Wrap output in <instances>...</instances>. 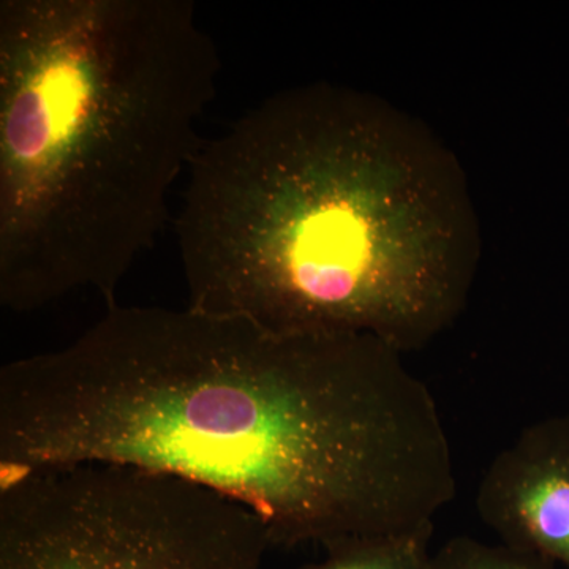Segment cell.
Segmentation results:
<instances>
[{"mask_svg": "<svg viewBox=\"0 0 569 569\" xmlns=\"http://www.w3.org/2000/svg\"><path fill=\"white\" fill-rule=\"evenodd\" d=\"M402 355L373 336L114 305L70 346L0 370V477L163 471L246 505L277 546L433 531L455 460Z\"/></svg>", "mask_w": 569, "mask_h": 569, "instance_id": "6da1fadb", "label": "cell"}, {"mask_svg": "<svg viewBox=\"0 0 569 569\" xmlns=\"http://www.w3.org/2000/svg\"><path fill=\"white\" fill-rule=\"evenodd\" d=\"M187 173L190 309L406 353L466 306L481 254L466 173L380 97L328 82L276 93L204 140Z\"/></svg>", "mask_w": 569, "mask_h": 569, "instance_id": "7a4b0ae2", "label": "cell"}, {"mask_svg": "<svg viewBox=\"0 0 569 569\" xmlns=\"http://www.w3.org/2000/svg\"><path fill=\"white\" fill-rule=\"evenodd\" d=\"M220 73L192 0L0 2V302L108 307L168 219Z\"/></svg>", "mask_w": 569, "mask_h": 569, "instance_id": "3957f363", "label": "cell"}, {"mask_svg": "<svg viewBox=\"0 0 569 569\" xmlns=\"http://www.w3.org/2000/svg\"><path fill=\"white\" fill-rule=\"evenodd\" d=\"M263 520L163 471L108 462L0 477V569H260Z\"/></svg>", "mask_w": 569, "mask_h": 569, "instance_id": "277c9868", "label": "cell"}, {"mask_svg": "<svg viewBox=\"0 0 569 569\" xmlns=\"http://www.w3.org/2000/svg\"><path fill=\"white\" fill-rule=\"evenodd\" d=\"M477 509L505 545L569 568V415L526 427L498 452Z\"/></svg>", "mask_w": 569, "mask_h": 569, "instance_id": "5b68a950", "label": "cell"}, {"mask_svg": "<svg viewBox=\"0 0 569 569\" xmlns=\"http://www.w3.org/2000/svg\"><path fill=\"white\" fill-rule=\"evenodd\" d=\"M430 537L432 531L339 542L326 549L323 560L298 569H426Z\"/></svg>", "mask_w": 569, "mask_h": 569, "instance_id": "8992f818", "label": "cell"}, {"mask_svg": "<svg viewBox=\"0 0 569 569\" xmlns=\"http://www.w3.org/2000/svg\"><path fill=\"white\" fill-rule=\"evenodd\" d=\"M426 569H556L549 560L535 553L486 545L470 537H456L430 553Z\"/></svg>", "mask_w": 569, "mask_h": 569, "instance_id": "52a82bcc", "label": "cell"}]
</instances>
